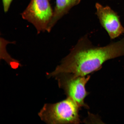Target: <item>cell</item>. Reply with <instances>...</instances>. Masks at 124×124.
Instances as JSON below:
<instances>
[{
	"instance_id": "1",
	"label": "cell",
	"mask_w": 124,
	"mask_h": 124,
	"mask_svg": "<svg viewBox=\"0 0 124 124\" xmlns=\"http://www.w3.org/2000/svg\"><path fill=\"white\" fill-rule=\"evenodd\" d=\"M123 55L124 37L117 42L99 47L93 45L86 35L78 40L55 70L47 75L49 78L63 73L85 76L99 70L108 60Z\"/></svg>"
},
{
	"instance_id": "2",
	"label": "cell",
	"mask_w": 124,
	"mask_h": 124,
	"mask_svg": "<svg viewBox=\"0 0 124 124\" xmlns=\"http://www.w3.org/2000/svg\"><path fill=\"white\" fill-rule=\"evenodd\" d=\"M80 107L69 97L58 103L45 104L39 112L41 120L49 124H79Z\"/></svg>"
},
{
	"instance_id": "3",
	"label": "cell",
	"mask_w": 124,
	"mask_h": 124,
	"mask_svg": "<svg viewBox=\"0 0 124 124\" xmlns=\"http://www.w3.org/2000/svg\"><path fill=\"white\" fill-rule=\"evenodd\" d=\"M55 77L59 86L63 90L67 97L73 100L80 108H89L85 100L89 94L86 90V85L90 76H80L71 73H63Z\"/></svg>"
},
{
	"instance_id": "4",
	"label": "cell",
	"mask_w": 124,
	"mask_h": 124,
	"mask_svg": "<svg viewBox=\"0 0 124 124\" xmlns=\"http://www.w3.org/2000/svg\"><path fill=\"white\" fill-rule=\"evenodd\" d=\"M53 11L49 0H31L21 15L23 19L33 24L39 34L47 30Z\"/></svg>"
},
{
	"instance_id": "5",
	"label": "cell",
	"mask_w": 124,
	"mask_h": 124,
	"mask_svg": "<svg viewBox=\"0 0 124 124\" xmlns=\"http://www.w3.org/2000/svg\"><path fill=\"white\" fill-rule=\"evenodd\" d=\"M96 14L101 24L108 32L111 39L124 33V28L120 22V17L108 6L104 7L99 3L95 5Z\"/></svg>"
},
{
	"instance_id": "6",
	"label": "cell",
	"mask_w": 124,
	"mask_h": 124,
	"mask_svg": "<svg viewBox=\"0 0 124 124\" xmlns=\"http://www.w3.org/2000/svg\"><path fill=\"white\" fill-rule=\"evenodd\" d=\"M81 0H56L55 6L52 20L46 31L50 32L59 20L67 14L70 9L78 4Z\"/></svg>"
},
{
	"instance_id": "7",
	"label": "cell",
	"mask_w": 124,
	"mask_h": 124,
	"mask_svg": "<svg viewBox=\"0 0 124 124\" xmlns=\"http://www.w3.org/2000/svg\"><path fill=\"white\" fill-rule=\"evenodd\" d=\"M13 0H2L4 11L6 13L8 11Z\"/></svg>"
}]
</instances>
